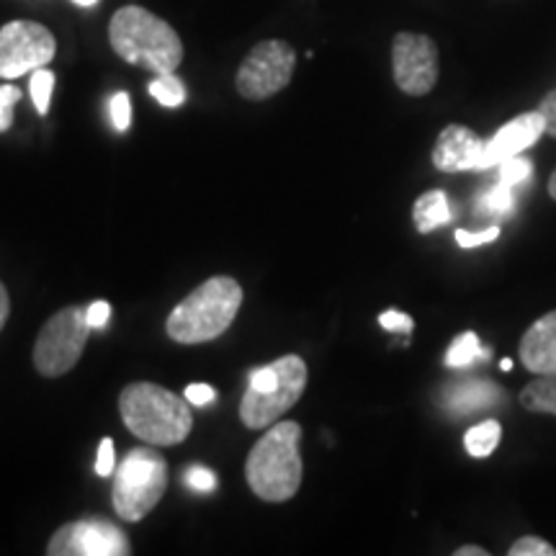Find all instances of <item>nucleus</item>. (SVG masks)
Listing matches in <instances>:
<instances>
[{
    "label": "nucleus",
    "instance_id": "1",
    "mask_svg": "<svg viewBox=\"0 0 556 556\" xmlns=\"http://www.w3.org/2000/svg\"><path fill=\"white\" fill-rule=\"evenodd\" d=\"M111 50L129 65L144 67L150 73H176L184 62V41L168 21L142 9L124 5L109 24Z\"/></svg>",
    "mask_w": 556,
    "mask_h": 556
},
{
    "label": "nucleus",
    "instance_id": "2",
    "mask_svg": "<svg viewBox=\"0 0 556 556\" xmlns=\"http://www.w3.org/2000/svg\"><path fill=\"white\" fill-rule=\"evenodd\" d=\"M302 426L291 420L274 422L255 443L245 462L250 490L266 503H287L299 492L304 477Z\"/></svg>",
    "mask_w": 556,
    "mask_h": 556
},
{
    "label": "nucleus",
    "instance_id": "3",
    "mask_svg": "<svg viewBox=\"0 0 556 556\" xmlns=\"http://www.w3.org/2000/svg\"><path fill=\"white\" fill-rule=\"evenodd\" d=\"M119 413L129 433L152 446L184 443L193 428L189 400L184 402L170 389L152 384V381H137L124 389Z\"/></svg>",
    "mask_w": 556,
    "mask_h": 556
},
{
    "label": "nucleus",
    "instance_id": "4",
    "mask_svg": "<svg viewBox=\"0 0 556 556\" xmlns=\"http://www.w3.org/2000/svg\"><path fill=\"white\" fill-rule=\"evenodd\" d=\"M242 307V287L232 276H212L170 312L165 330L184 345L208 343L229 330Z\"/></svg>",
    "mask_w": 556,
    "mask_h": 556
},
{
    "label": "nucleus",
    "instance_id": "5",
    "mask_svg": "<svg viewBox=\"0 0 556 556\" xmlns=\"http://www.w3.org/2000/svg\"><path fill=\"white\" fill-rule=\"evenodd\" d=\"M307 389V364L302 356H281L250 371V384L240 402V420L250 430L270 428L302 400Z\"/></svg>",
    "mask_w": 556,
    "mask_h": 556
},
{
    "label": "nucleus",
    "instance_id": "6",
    "mask_svg": "<svg viewBox=\"0 0 556 556\" xmlns=\"http://www.w3.org/2000/svg\"><path fill=\"white\" fill-rule=\"evenodd\" d=\"M168 486V462L157 448H131L114 469V500L116 516L127 523L148 518L155 505L163 500Z\"/></svg>",
    "mask_w": 556,
    "mask_h": 556
},
{
    "label": "nucleus",
    "instance_id": "7",
    "mask_svg": "<svg viewBox=\"0 0 556 556\" xmlns=\"http://www.w3.org/2000/svg\"><path fill=\"white\" fill-rule=\"evenodd\" d=\"M90 325L86 309L65 307L47 319L37 345H34V366L41 377H62L78 364L86 351Z\"/></svg>",
    "mask_w": 556,
    "mask_h": 556
},
{
    "label": "nucleus",
    "instance_id": "8",
    "mask_svg": "<svg viewBox=\"0 0 556 556\" xmlns=\"http://www.w3.org/2000/svg\"><path fill=\"white\" fill-rule=\"evenodd\" d=\"M296 67V52L289 41L268 39L255 45L238 70L240 96L248 101H266L270 96L281 93L291 83Z\"/></svg>",
    "mask_w": 556,
    "mask_h": 556
},
{
    "label": "nucleus",
    "instance_id": "9",
    "mask_svg": "<svg viewBox=\"0 0 556 556\" xmlns=\"http://www.w3.org/2000/svg\"><path fill=\"white\" fill-rule=\"evenodd\" d=\"M58 54V41L37 21H11L0 29V78L13 80L47 67Z\"/></svg>",
    "mask_w": 556,
    "mask_h": 556
},
{
    "label": "nucleus",
    "instance_id": "10",
    "mask_svg": "<svg viewBox=\"0 0 556 556\" xmlns=\"http://www.w3.org/2000/svg\"><path fill=\"white\" fill-rule=\"evenodd\" d=\"M50 556H127V533L106 518H80L65 523L50 539Z\"/></svg>",
    "mask_w": 556,
    "mask_h": 556
},
{
    "label": "nucleus",
    "instance_id": "11",
    "mask_svg": "<svg viewBox=\"0 0 556 556\" xmlns=\"http://www.w3.org/2000/svg\"><path fill=\"white\" fill-rule=\"evenodd\" d=\"M392 73L402 93L426 96L438 83V47L426 34L400 31L392 41Z\"/></svg>",
    "mask_w": 556,
    "mask_h": 556
},
{
    "label": "nucleus",
    "instance_id": "12",
    "mask_svg": "<svg viewBox=\"0 0 556 556\" xmlns=\"http://www.w3.org/2000/svg\"><path fill=\"white\" fill-rule=\"evenodd\" d=\"M544 135H546V122L539 109L526 111V114L516 116V119L507 122L505 127H500L495 137L484 142L482 170L497 168L503 160L520 155V152L533 148V144H536Z\"/></svg>",
    "mask_w": 556,
    "mask_h": 556
},
{
    "label": "nucleus",
    "instance_id": "13",
    "mask_svg": "<svg viewBox=\"0 0 556 556\" xmlns=\"http://www.w3.org/2000/svg\"><path fill=\"white\" fill-rule=\"evenodd\" d=\"M484 139H479L469 127L451 124L438 135L433 148V165L441 173L482 170Z\"/></svg>",
    "mask_w": 556,
    "mask_h": 556
},
{
    "label": "nucleus",
    "instance_id": "14",
    "mask_svg": "<svg viewBox=\"0 0 556 556\" xmlns=\"http://www.w3.org/2000/svg\"><path fill=\"white\" fill-rule=\"evenodd\" d=\"M518 356L533 377L556 374V309L539 317L520 338Z\"/></svg>",
    "mask_w": 556,
    "mask_h": 556
},
{
    "label": "nucleus",
    "instance_id": "15",
    "mask_svg": "<svg viewBox=\"0 0 556 556\" xmlns=\"http://www.w3.org/2000/svg\"><path fill=\"white\" fill-rule=\"evenodd\" d=\"M497 400H505V392L492 381H462L446 392V407L454 415H471L477 409L497 405Z\"/></svg>",
    "mask_w": 556,
    "mask_h": 556
},
{
    "label": "nucleus",
    "instance_id": "16",
    "mask_svg": "<svg viewBox=\"0 0 556 556\" xmlns=\"http://www.w3.org/2000/svg\"><path fill=\"white\" fill-rule=\"evenodd\" d=\"M413 219H415L417 232H422V235L433 232V229L446 225V222L451 219V206H448L446 191L435 189V191L422 193V197L417 199L413 206Z\"/></svg>",
    "mask_w": 556,
    "mask_h": 556
},
{
    "label": "nucleus",
    "instance_id": "17",
    "mask_svg": "<svg viewBox=\"0 0 556 556\" xmlns=\"http://www.w3.org/2000/svg\"><path fill=\"white\" fill-rule=\"evenodd\" d=\"M518 402L528 409V413L556 417V374H544V377L533 379L531 384L523 387V392L518 394Z\"/></svg>",
    "mask_w": 556,
    "mask_h": 556
},
{
    "label": "nucleus",
    "instance_id": "18",
    "mask_svg": "<svg viewBox=\"0 0 556 556\" xmlns=\"http://www.w3.org/2000/svg\"><path fill=\"white\" fill-rule=\"evenodd\" d=\"M500 438H503V426H500L497 420H484L479 422V426L467 430V435H464V446H467L469 456L486 458L497 451Z\"/></svg>",
    "mask_w": 556,
    "mask_h": 556
},
{
    "label": "nucleus",
    "instance_id": "19",
    "mask_svg": "<svg viewBox=\"0 0 556 556\" xmlns=\"http://www.w3.org/2000/svg\"><path fill=\"white\" fill-rule=\"evenodd\" d=\"M482 358H490V351H486V348H482V343H479L477 332H464V336H458L454 340V345L448 348L446 366L464 368V366L475 364V361H482Z\"/></svg>",
    "mask_w": 556,
    "mask_h": 556
},
{
    "label": "nucleus",
    "instance_id": "20",
    "mask_svg": "<svg viewBox=\"0 0 556 556\" xmlns=\"http://www.w3.org/2000/svg\"><path fill=\"white\" fill-rule=\"evenodd\" d=\"M516 208V197H513V186L503 184V180H497L492 189H486L482 197H479V214H484V217H497V219H505L507 214Z\"/></svg>",
    "mask_w": 556,
    "mask_h": 556
},
{
    "label": "nucleus",
    "instance_id": "21",
    "mask_svg": "<svg viewBox=\"0 0 556 556\" xmlns=\"http://www.w3.org/2000/svg\"><path fill=\"white\" fill-rule=\"evenodd\" d=\"M150 96L160 106L165 109H178L186 101V86L176 73H163L150 83Z\"/></svg>",
    "mask_w": 556,
    "mask_h": 556
},
{
    "label": "nucleus",
    "instance_id": "22",
    "mask_svg": "<svg viewBox=\"0 0 556 556\" xmlns=\"http://www.w3.org/2000/svg\"><path fill=\"white\" fill-rule=\"evenodd\" d=\"M31 101L37 106L39 114H47L50 111V101H52V90H54V73H50L47 67H39L31 73Z\"/></svg>",
    "mask_w": 556,
    "mask_h": 556
},
{
    "label": "nucleus",
    "instance_id": "23",
    "mask_svg": "<svg viewBox=\"0 0 556 556\" xmlns=\"http://www.w3.org/2000/svg\"><path fill=\"white\" fill-rule=\"evenodd\" d=\"M528 176H531V163H528L526 157H507L497 165V180L513 186V189H516L518 184H523Z\"/></svg>",
    "mask_w": 556,
    "mask_h": 556
},
{
    "label": "nucleus",
    "instance_id": "24",
    "mask_svg": "<svg viewBox=\"0 0 556 556\" xmlns=\"http://www.w3.org/2000/svg\"><path fill=\"white\" fill-rule=\"evenodd\" d=\"M109 111H111V124H114L116 131H127L129 124H131V101H129V93H119L111 96V103H109Z\"/></svg>",
    "mask_w": 556,
    "mask_h": 556
},
{
    "label": "nucleus",
    "instance_id": "25",
    "mask_svg": "<svg viewBox=\"0 0 556 556\" xmlns=\"http://www.w3.org/2000/svg\"><path fill=\"white\" fill-rule=\"evenodd\" d=\"M184 482L193 492H214L217 490V475L212 469L201 467V464H193V467L186 469Z\"/></svg>",
    "mask_w": 556,
    "mask_h": 556
},
{
    "label": "nucleus",
    "instance_id": "26",
    "mask_svg": "<svg viewBox=\"0 0 556 556\" xmlns=\"http://www.w3.org/2000/svg\"><path fill=\"white\" fill-rule=\"evenodd\" d=\"M510 556H556V548L539 536H523L507 548Z\"/></svg>",
    "mask_w": 556,
    "mask_h": 556
},
{
    "label": "nucleus",
    "instance_id": "27",
    "mask_svg": "<svg viewBox=\"0 0 556 556\" xmlns=\"http://www.w3.org/2000/svg\"><path fill=\"white\" fill-rule=\"evenodd\" d=\"M21 101V90L16 86H0V131L13 127V109Z\"/></svg>",
    "mask_w": 556,
    "mask_h": 556
},
{
    "label": "nucleus",
    "instance_id": "28",
    "mask_svg": "<svg viewBox=\"0 0 556 556\" xmlns=\"http://www.w3.org/2000/svg\"><path fill=\"white\" fill-rule=\"evenodd\" d=\"M379 325L389 332H402V336H409V332H413V328H415L413 317L405 315V312H397V309L381 312Z\"/></svg>",
    "mask_w": 556,
    "mask_h": 556
},
{
    "label": "nucleus",
    "instance_id": "29",
    "mask_svg": "<svg viewBox=\"0 0 556 556\" xmlns=\"http://www.w3.org/2000/svg\"><path fill=\"white\" fill-rule=\"evenodd\" d=\"M500 235V227H486L482 232H467V229H456V242L462 248H479V245H486V242L497 240Z\"/></svg>",
    "mask_w": 556,
    "mask_h": 556
},
{
    "label": "nucleus",
    "instance_id": "30",
    "mask_svg": "<svg viewBox=\"0 0 556 556\" xmlns=\"http://www.w3.org/2000/svg\"><path fill=\"white\" fill-rule=\"evenodd\" d=\"M116 469V454H114V441L103 438L99 446V456H96V475L111 477Z\"/></svg>",
    "mask_w": 556,
    "mask_h": 556
},
{
    "label": "nucleus",
    "instance_id": "31",
    "mask_svg": "<svg viewBox=\"0 0 556 556\" xmlns=\"http://www.w3.org/2000/svg\"><path fill=\"white\" fill-rule=\"evenodd\" d=\"M86 317H88L90 330H103L111 319V304L103 302V299H96V302L86 309Z\"/></svg>",
    "mask_w": 556,
    "mask_h": 556
},
{
    "label": "nucleus",
    "instance_id": "32",
    "mask_svg": "<svg viewBox=\"0 0 556 556\" xmlns=\"http://www.w3.org/2000/svg\"><path fill=\"white\" fill-rule=\"evenodd\" d=\"M186 400H189V405H197V407H206L212 405L214 400H217V392H214V387L208 384H189L186 387Z\"/></svg>",
    "mask_w": 556,
    "mask_h": 556
},
{
    "label": "nucleus",
    "instance_id": "33",
    "mask_svg": "<svg viewBox=\"0 0 556 556\" xmlns=\"http://www.w3.org/2000/svg\"><path fill=\"white\" fill-rule=\"evenodd\" d=\"M539 111H541V116H544V122H546V135L556 139V88L552 90V93H546L544 99H541Z\"/></svg>",
    "mask_w": 556,
    "mask_h": 556
},
{
    "label": "nucleus",
    "instance_id": "34",
    "mask_svg": "<svg viewBox=\"0 0 556 556\" xmlns=\"http://www.w3.org/2000/svg\"><path fill=\"white\" fill-rule=\"evenodd\" d=\"M9 315H11V299H9V289L0 283V330L5 328V323H9Z\"/></svg>",
    "mask_w": 556,
    "mask_h": 556
},
{
    "label": "nucleus",
    "instance_id": "35",
    "mask_svg": "<svg viewBox=\"0 0 556 556\" xmlns=\"http://www.w3.org/2000/svg\"><path fill=\"white\" fill-rule=\"evenodd\" d=\"M456 556H486L490 552H486V548H482V546H475V544H469V546H462V548H456L454 552Z\"/></svg>",
    "mask_w": 556,
    "mask_h": 556
},
{
    "label": "nucleus",
    "instance_id": "36",
    "mask_svg": "<svg viewBox=\"0 0 556 556\" xmlns=\"http://www.w3.org/2000/svg\"><path fill=\"white\" fill-rule=\"evenodd\" d=\"M548 193H552V199L556 201V170L552 173V178H548Z\"/></svg>",
    "mask_w": 556,
    "mask_h": 556
},
{
    "label": "nucleus",
    "instance_id": "37",
    "mask_svg": "<svg viewBox=\"0 0 556 556\" xmlns=\"http://www.w3.org/2000/svg\"><path fill=\"white\" fill-rule=\"evenodd\" d=\"M73 3L83 5V9H90V5H96V3H99V0H73Z\"/></svg>",
    "mask_w": 556,
    "mask_h": 556
},
{
    "label": "nucleus",
    "instance_id": "38",
    "mask_svg": "<svg viewBox=\"0 0 556 556\" xmlns=\"http://www.w3.org/2000/svg\"><path fill=\"white\" fill-rule=\"evenodd\" d=\"M500 368H503V371H510V368H513V361H510V358H505L503 364H500Z\"/></svg>",
    "mask_w": 556,
    "mask_h": 556
}]
</instances>
